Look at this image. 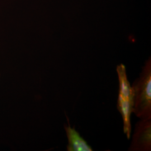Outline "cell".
Masks as SVG:
<instances>
[{
    "label": "cell",
    "mask_w": 151,
    "mask_h": 151,
    "mask_svg": "<svg viewBox=\"0 0 151 151\" xmlns=\"http://www.w3.org/2000/svg\"><path fill=\"white\" fill-rule=\"evenodd\" d=\"M133 113L140 119L151 118V60H147L132 85Z\"/></svg>",
    "instance_id": "obj_1"
},
{
    "label": "cell",
    "mask_w": 151,
    "mask_h": 151,
    "mask_svg": "<svg viewBox=\"0 0 151 151\" xmlns=\"http://www.w3.org/2000/svg\"><path fill=\"white\" fill-rule=\"evenodd\" d=\"M128 150L151 151V118L140 119L137 122Z\"/></svg>",
    "instance_id": "obj_2"
},
{
    "label": "cell",
    "mask_w": 151,
    "mask_h": 151,
    "mask_svg": "<svg viewBox=\"0 0 151 151\" xmlns=\"http://www.w3.org/2000/svg\"><path fill=\"white\" fill-rule=\"evenodd\" d=\"M65 129L68 138L67 151H92L91 147L88 145L86 141L80 135L74 128H71L70 125H65Z\"/></svg>",
    "instance_id": "obj_3"
}]
</instances>
